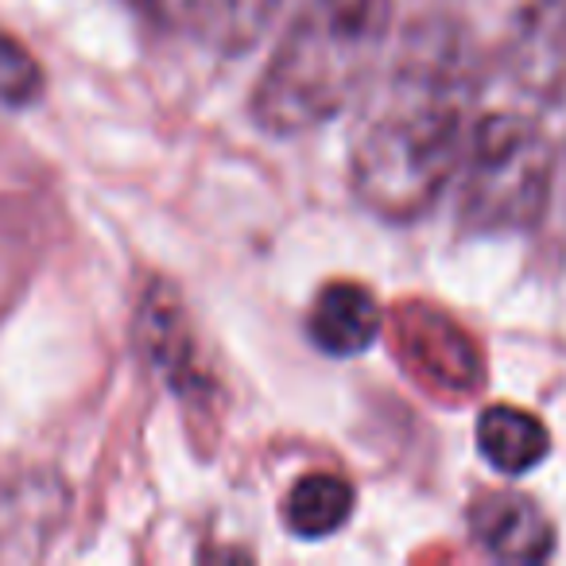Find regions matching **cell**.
I'll use <instances>...</instances> for the list:
<instances>
[{
  "instance_id": "obj_15",
  "label": "cell",
  "mask_w": 566,
  "mask_h": 566,
  "mask_svg": "<svg viewBox=\"0 0 566 566\" xmlns=\"http://www.w3.org/2000/svg\"><path fill=\"white\" fill-rule=\"evenodd\" d=\"M563 187H566V148H563Z\"/></svg>"
},
{
  "instance_id": "obj_10",
  "label": "cell",
  "mask_w": 566,
  "mask_h": 566,
  "mask_svg": "<svg viewBox=\"0 0 566 566\" xmlns=\"http://www.w3.org/2000/svg\"><path fill=\"white\" fill-rule=\"evenodd\" d=\"M357 493L338 473H307L283 496V524L295 539H331L349 524Z\"/></svg>"
},
{
  "instance_id": "obj_9",
  "label": "cell",
  "mask_w": 566,
  "mask_h": 566,
  "mask_svg": "<svg viewBox=\"0 0 566 566\" xmlns=\"http://www.w3.org/2000/svg\"><path fill=\"white\" fill-rule=\"evenodd\" d=\"M478 450L496 473L524 478L547 462L551 431L535 411L516 403H493L478 416Z\"/></svg>"
},
{
  "instance_id": "obj_1",
  "label": "cell",
  "mask_w": 566,
  "mask_h": 566,
  "mask_svg": "<svg viewBox=\"0 0 566 566\" xmlns=\"http://www.w3.org/2000/svg\"><path fill=\"white\" fill-rule=\"evenodd\" d=\"M478 94L481 63L470 32L450 17L416 20L357 120L349 148L357 202L396 226L423 218L458 179Z\"/></svg>"
},
{
  "instance_id": "obj_6",
  "label": "cell",
  "mask_w": 566,
  "mask_h": 566,
  "mask_svg": "<svg viewBox=\"0 0 566 566\" xmlns=\"http://www.w3.org/2000/svg\"><path fill=\"white\" fill-rule=\"evenodd\" d=\"M470 532L493 558L543 563L555 555V524L524 493H481L470 504Z\"/></svg>"
},
{
  "instance_id": "obj_2",
  "label": "cell",
  "mask_w": 566,
  "mask_h": 566,
  "mask_svg": "<svg viewBox=\"0 0 566 566\" xmlns=\"http://www.w3.org/2000/svg\"><path fill=\"white\" fill-rule=\"evenodd\" d=\"M396 0H303L252 90V117L272 136L331 125L373 86L392 43Z\"/></svg>"
},
{
  "instance_id": "obj_14",
  "label": "cell",
  "mask_w": 566,
  "mask_h": 566,
  "mask_svg": "<svg viewBox=\"0 0 566 566\" xmlns=\"http://www.w3.org/2000/svg\"><path fill=\"white\" fill-rule=\"evenodd\" d=\"M280 9H287V0H237L226 28H221V40H229L233 48L256 43V35L268 32L272 20L280 17Z\"/></svg>"
},
{
  "instance_id": "obj_4",
  "label": "cell",
  "mask_w": 566,
  "mask_h": 566,
  "mask_svg": "<svg viewBox=\"0 0 566 566\" xmlns=\"http://www.w3.org/2000/svg\"><path fill=\"white\" fill-rule=\"evenodd\" d=\"M504 74L512 86L547 109L566 90V0H524L504 48Z\"/></svg>"
},
{
  "instance_id": "obj_5",
  "label": "cell",
  "mask_w": 566,
  "mask_h": 566,
  "mask_svg": "<svg viewBox=\"0 0 566 566\" xmlns=\"http://www.w3.org/2000/svg\"><path fill=\"white\" fill-rule=\"evenodd\" d=\"M140 349L151 361V369L167 380L182 403H202L213 392L210 369H206L202 346L195 338V326L187 318L182 300L171 287H151L140 307Z\"/></svg>"
},
{
  "instance_id": "obj_12",
  "label": "cell",
  "mask_w": 566,
  "mask_h": 566,
  "mask_svg": "<svg viewBox=\"0 0 566 566\" xmlns=\"http://www.w3.org/2000/svg\"><path fill=\"white\" fill-rule=\"evenodd\" d=\"M43 94V71L35 55L9 32H0V105L4 109H28Z\"/></svg>"
},
{
  "instance_id": "obj_7",
  "label": "cell",
  "mask_w": 566,
  "mask_h": 566,
  "mask_svg": "<svg viewBox=\"0 0 566 566\" xmlns=\"http://www.w3.org/2000/svg\"><path fill=\"white\" fill-rule=\"evenodd\" d=\"M377 295L354 280H334L315 295L307 315V334L326 357H361L380 334Z\"/></svg>"
},
{
  "instance_id": "obj_13",
  "label": "cell",
  "mask_w": 566,
  "mask_h": 566,
  "mask_svg": "<svg viewBox=\"0 0 566 566\" xmlns=\"http://www.w3.org/2000/svg\"><path fill=\"white\" fill-rule=\"evenodd\" d=\"M237 0H144V9L175 32H210L221 35Z\"/></svg>"
},
{
  "instance_id": "obj_8",
  "label": "cell",
  "mask_w": 566,
  "mask_h": 566,
  "mask_svg": "<svg viewBox=\"0 0 566 566\" xmlns=\"http://www.w3.org/2000/svg\"><path fill=\"white\" fill-rule=\"evenodd\" d=\"M66 512V493L55 478L17 481L0 493V558H40L55 539Z\"/></svg>"
},
{
  "instance_id": "obj_11",
  "label": "cell",
  "mask_w": 566,
  "mask_h": 566,
  "mask_svg": "<svg viewBox=\"0 0 566 566\" xmlns=\"http://www.w3.org/2000/svg\"><path fill=\"white\" fill-rule=\"evenodd\" d=\"M403 342L411 346L416 365L427 377H439V385H454V388H478L481 385V369L473 361V346L465 342V334L458 326H450L439 315V342H434V315L427 318H411L403 315Z\"/></svg>"
},
{
  "instance_id": "obj_3",
  "label": "cell",
  "mask_w": 566,
  "mask_h": 566,
  "mask_svg": "<svg viewBox=\"0 0 566 566\" xmlns=\"http://www.w3.org/2000/svg\"><path fill=\"white\" fill-rule=\"evenodd\" d=\"M458 175V221L465 233H532L555 195L558 151L535 113L493 109L473 120Z\"/></svg>"
}]
</instances>
